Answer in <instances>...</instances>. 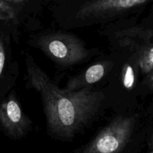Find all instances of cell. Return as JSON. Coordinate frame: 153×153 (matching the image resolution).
Here are the masks:
<instances>
[{
	"label": "cell",
	"instance_id": "obj_1",
	"mask_svg": "<svg viewBox=\"0 0 153 153\" xmlns=\"http://www.w3.org/2000/svg\"><path fill=\"white\" fill-rule=\"evenodd\" d=\"M26 69L28 82L41 99L48 131L53 137H74L97 115L105 98L102 92L88 87L74 91L60 89L28 54Z\"/></svg>",
	"mask_w": 153,
	"mask_h": 153
},
{
	"label": "cell",
	"instance_id": "obj_2",
	"mask_svg": "<svg viewBox=\"0 0 153 153\" xmlns=\"http://www.w3.org/2000/svg\"><path fill=\"white\" fill-rule=\"evenodd\" d=\"M38 47L52 61L62 67H70L87 58L88 51L83 43L73 34L53 33L40 36Z\"/></svg>",
	"mask_w": 153,
	"mask_h": 153
},
{
	"label": "cell",
	"instance_id": "obj_3",
	"mask_svg": "<svg viewBox=\"0 0 153 153\" xmlns=\"http://www.w3.org/2000/svg\"><path fill=\"white\" fill-rule=\"evenodd\" d=\"M134 128V118L119 116L104 128L84 146L83 153H112L122 151L130 140Z\"/></svg>",
	"mask_w": 153,
	"mask_h": 153
},
{
	"label": "cell",
	"instance_id": "obj_4",
	"mask_svg": "<svg viewBox=\"0 0 153 153\" xmlns=\"http://www.w3.org/2000/svg\"><path fill=\"white\" fill-rule=\"evenodd\" d=\"M32 123L14 94L0 104V126L10 138L24 137L31 129Z\"/></svg>",
	"mask_w": 153,
	"mask_h": 153
},
{
	"label": "cell",
	"instance_id": "obj_5",
	"mask_svg": "<svg viewBox=\"0 0 153 153\" xmlns=\"http://www.w3.org/2000/svg\"><path fill=\"white\" fill-rule=\"evenodd\" d=\"M148 0H88L78 9V19H100L115 16Z\"/></svg>",
	"mask_w": 153,
	"mask_h": 153
},
{
	"label": "cell",
	"instance_id": "obj_6",
	"mask_svg": "<svg viewBox=\"0 0 153 153\" xmlns=\"http://www.w3.org/2000/svg\"><path fill=\"white\" fill-rule=\"evenodd\" d=\"M110 65V61H100L90 66L83 73L69 79L64 89L78 91L99 82L107 73Z\"/></svg>",
	"mask_w": 153,
	"mask_h": 153
},
{
	"label": "cell",
	"instance_id": "obj_7",
	"mask_svg": "<svg viewBox=\"0 0 153 153\" xmlns=\"http://www.w3.org/2000/svg\"><path fill=\"white\" fill-rule=\"evenodd\" d=\"M138 64L141 71L148 74L153 70V44L147 47L140 56Z\"/></svg>",
	"mask_w": 153,
	"mask_h": 153
},
{
	"label": "cell",
	"instance_id": "obj_8",
	"mask_svg": "<svg viewBox=\"0 0 153 153\" xmlns=\"http://www.w3.org/2000/svg\"><path fill=\"white\" fill-rule=\"evenodd\" d=\"M16 18V12L5 0H0V20L10 21Z\"/></svg>",
	"mask_w": 153,
	"mask_h": 153
},
{
	"label": "cell",
	"instance_id": "obj_9",
	"mask_svg": "<svg viewBox=\"0 0 153 153\" xmlns=\"http://www.w3.org/2000/svg\"><path fill=\"white\" fill-rule=\"evenodd\" d=\"M122 82L124 88L130 90L133 88L135 82V76L134 70L130 65H126L124 67L122 73Z\"/></svg>",
	"mask_w": 153,
	"mask_h": 153
},
{
	"label": "cell",
	"instance_id": "obj_10",
	"mask_svg": "<svg viewBox=\"0 0 153 153\" xmlns=\"http://www.w3.org/2000/svg\"><path fill=\"white\" fill-rule=\"evenodd\" d=\"M5 46H4V39L2 38V37H0V77L5 64Z\"/></svg>",
	"mask_w": 153,
	"mask_h": 153
},
{
	"label": "cell",
	"instance_id": "obj_11",
	"mask_svg": "<svg viewBox=\"0 0 153 153\" xmlns=\"http://www.w3.org/2000/svg\"><path fill=\"white\" fill-rule=\"evenodd\" d=\"M148 83L150 88L153 90V70L148 73Z\"/></svg>",
	"mask_w": 153,
	"mask_h": 153
},
{
	"label": "cell",
	"instance_id": "obj_12",
	"mask_svg": "<svg viewBox=\"0 0 153 153\" xmlns=\"http://www.w3.org/2000/svg\"><path fill=\"white\" fill-rule=\"evenodd\" d=\"M7 1H11V2H22V1H26V0H5Z\"/></svg>",
	"mask_w": 153,
	"mask_h": 153
},
{
	"label": "cell",
	"instance_id": "obj_13",
	"mask_svg": "<svg viewBox=\"0 0 153 153\" xmlns=\"http://www.w3.org/2000/svg\"><path fill=\"white\" fill-rule=\"evenodd\" d=\"M150 146H151V148H153V136L152 137L151 141H150Z\"/></svg>",
	"mask_w": 153,
	"mask_h": 153
}]
</instances>
